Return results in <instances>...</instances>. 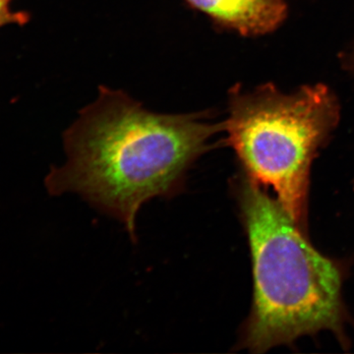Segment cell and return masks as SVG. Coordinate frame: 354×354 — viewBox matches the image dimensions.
<instances>
[{
	"mask_svg": "<svg viewBox=\"0 0 354 354\" xmlns=\"http://www.w3.org/2000/svg\"><path fill=\"white\" fill-rule=\"evenodd\" d=\"M214 125L158 115L131 104L97 111L67 134L68 160L46 177L50 194L76 193L124 225L135 239L142 205L184 189L208 149Z\"/></svg>",
	"mask_w": 354,
	"mask_h": 354,
	"instance_id": "1",
	"label": "cell"
},
{
	"mask_svg": "<svg viewBox=\"0 0 354 354\" xmlns=\"http://www.w3.org/2000/svg\"><path fill=\"white\" fill-rule=\"evenodd\" d=\"M200 10L243 34L271 32L286 15L283 0H188Z\"/></svg>",
	"mask_w": 354,
	"mask_h": 354,
	"instance_id": "4",
	"label": "cell"
},
{
	"mask_svg": "<svg viewBox=\"0 0 354 354\" xmlns=\"http://www.w3.org/2000/svg\"><path fill=\"white\" fill-rule=\"evenodd\" d=\"M232 184L253 272L252 306L239 348L264 353L324 330L348 346L344 268L314 248L268 190L244 174Z\"/></svg>",
	"mask_w": 354,
	"mask_h": 354,
	"instance_id": "2",
	"label": "cell"
},
{
	"mask_svg": "<svg viewBox=\"0 0 354 354\" xmlns=\"http://www.w3.org/2000/svg\"><path fill=\"white\" fill-rule=\"evenodd\" d=\"M337 118L334 95L325 86L317 85L292 95L268 88L244 97L235 104L227 123L228 143L244 174L274 191L306 234L312 162Z\"/></svg>",
	"mask_w": 354,
	"mask_h": 354,
	"instance_id": "3",
	"label": "cell"
},
{
	"mask_svg": "<svg viewBox=\"0 0 354 354\" xmlns=\"http://www.w3.org/2000/svg\"><path fill=\"white\" fill-rule=\"evenodd\" d=\"M12 0H0V28L6 25L22 24L25 16L13 11L11 7Z\"/></svg>",
	"mask_w": 354,
	"mask_h": 354,
	"instance_id": "5",
	"label": "cell"
}]
</instances>
